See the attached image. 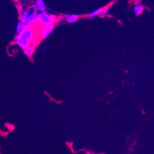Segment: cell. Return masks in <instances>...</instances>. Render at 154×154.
<instances>
[{
    "mask_svg": "<svg viewBox=\"0 0 154 154\" xmlns=\"http://www.w3.org/2000/svg\"><path fill=\"white\" fill-rule=\"evenodd\" d=\"M34 36V29L31 26H28L23 32L18 34L15 37L14 44L19 45L22 49L26 48L30 45V42Z\"/></svg>",
    "mask_w": 154,
    "mask_h": 154,
    "instance_id": "cell-1",
    "label": "cell"
},
{
    "mask_svg": "<svg viewBox=\"0 0 154 154\" xmlns=\"http://www.w3.org/2000/svg\"><path fill=\"white\" fill-rule=\"evenodd\" d=\"M19 16L20 21L24 22L27 26H31L38 21L39 14L35 6H32L26 11H23Z\"/></svg>",
    "mask_w": 154,
    "mask_h": 154,
    "instance_id": "cell-2",
    "label": "cell"
},
{
    "mask_svg": "<svg viewBox=\"0 0 154 154\" xmlns=\"http://www.w3.org/2000/svg\"><path fill=\"white\" fill-rule=\"evenodd\" d=\"M56 20L57 19L54 15L46 12L45 11L41 12V13L39 14L38 22L42 26L54 25Z\"/></svg>",
    "mask_w": 154,
    "mask_h": 154,
    "instance_id": "cell-3",
    "label": "cell"
},
{
    "mask_svg": "<svg viewBox=\"0 0 154 154\" xmlns=\"http://www.w3.org/2000/svg\"><path fill=\"white\" fill-rule=\"evenodd\" d=\"M42 29L41 32V36L42 39H45L48 36H49L51 33L53 32L54 26V25L42 26Z\"/></svg>",
    "mask_w": 154,
    "mask_h": 154,
    "instance_id": "cell-4",
    "label": "cell"
},
{
    "mask_svg": "<svg viewBox=\"0 0 154 154\" xmlns=\"http://www.w3.org/2000/svg\"><path fill=\"white\" fill-rule=\"evenodd\" d=\"M35 49V44H33L32 45H30L29 47L23 49V52L28 57V58H32L33 52Z\"/></svg>",
    "mask_w": 154,
    "mask_h": 154,
    "instance_id": "cell-5",
    "label": "cell"
},
{
    "mask_svg": "<svg viewBox=\"0 0 154 154\" xmlns=\"http://www.w3.org/2000/svg\"><path fill=\"white\" fill-rule=\"evenodd\" d=\"M35 7L38 11L42 12L45 10V5L43 0H36Z\"/></svg>",
    "mask_w": 154,
    "mask_h": 154,
    "instance_id": "cell-6",
    "label": "cell"
},
{
    "mask_svg": "<svg viewBox=\"0 0 154 154\" xmlns=\"http://www.w3.org/2000/svg\"><path fill=\"white\" fill-rule=\"evenodd\" d=\"M79 19V16L77 14H70L67 15L65 19L68 23H73L76 22Z\"/></svg>",
    "mask_w": 154,
    "mask_h": 154,
    "instance_id": "cell-7",
    "label": "cell"
},
{
    "mask_svg": "<svg viewBox=\"0 0 154 154\" xmlns=\"http://www.w3.org/2000/svg\"><path fill=\"white\" fill-rule=\"evenodd\" d=\"M28 26L23 22L20 21L16 26V32L17 34H21L22 32H23L25 29Z\"/></svg>",
    "mask_w": 154,
    "mask_h": 154,
    "instance_id": "cell-8",
    "label": "cell"
},
{
    "mask_svg": "<svg viewBox=\"0 0 154 154\" xmlns=\"http://www.w3.org/2000/svg\"><path fill=\"white\" fill-rule=\"evenodd\" d=\"M104 11V8H100L95 11H94L93 12H90L89 14H87V16L88 17V18H92V17H94L95 16H97V15H101L103 12Z\"/></svg>",
    "mask_w": 154,
    "mask_h": 154,
    "instance_id": "cell-9",
    "label": "cell"
},
{
    "mask_svg": "<svg viewBox=\"0 0 154 154\" xmlns=\"http://www.w3.org/2000/svg\"><path fill=\"white\" fill-rule=\"evenodd\" d=\"M143 11H144V7L141 5H136L133 9L134 14L136 15H139L141 14Z\"/></svg>",
    "mask_w": 154,
    "mask_h": 154,
    "instance_id": "cell-10",
    "label": "cell"
},
{
    "mask_svg": "<svg viewBox=\"0 0 154 154\" xmlns=\"http://www.w3.org/2000/svg\"><path fill=\"white\" fill-rule=\"evenodd\" d=\"M9 125V127H8V128H9L11 129V130H13L14 129V126L12 125Z\"/></svg>",
    "mask_w": 154,
    "mask_h": 154,
    "instance_id": "cell-11",
    "label": "cell"
},
{
    "mask_svg": "<svg viewBox=\"0 0 154 154\" xmlns=\"http://www.w3.org/2000/svg\"><path fill=\"white\" fill-rule=\"evenodd\" d=\"M12 1H14V2H17L18 0H12Z\"/></svg>",
    "mask_w": 154,
    "mask_h": 154,
    "instance_id": "cell-12",
    "label": "cell"
}]
</instances>
